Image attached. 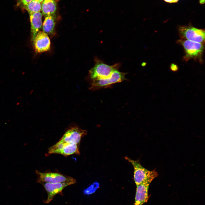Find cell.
I'll use <instances>...</instances> for the list:
<instances>
[{
	"label": "cell",
	"mask_w": 205,
	"mask_h": 205,
	"mask_svg": "<svg viewBox=\"0 0 205 205\" xmlns=\"http://www.w3.org/2000/svg\"><path fill=\"white\" fill-rule=\"evenodd\" d=\"M40 3H42L44 0H36Z\"/></svg>",
	"instance_id": "cell-20"
},
{
	"label": "cell",
	"mask_w": 205,
	"mask_h": 205,
	"mask_svg": "<svg viewBox=\"0 0 205 205\" xmlns=\"http://www.w3.org/2000/svg\"><path fill=\"white\" fill-rule=\"evenodd\" d=\"M125 159L130 163L134 167V177L136 185L148 179H154L158 175L155 169L149 170L142 166L137 161L134 160L126 157Z\"/></svg>",
	"instance_id": "cell-2"
},
{
	"label": "cell",
	"mask_w": 205,
	"mask_h": 205,
	"mask_svg": "<svg viewBox=\"0 0 205 205\" xmlns=\"http://www.w3.org/2000/svg\"><path fill=\"white\" fill-rule=\"evenodd\" d=\"M57 0H44L41 4V11L45 17L55 15Z\"/></svg>",
	"instance_id": "cell-12"
},
{
	"label": "cell",
	"mask_w": 205,
	"mask_h": 205,
	"mask_svg": "<svg viewBox=\"0 0 205 205\" xmlns=\"http://www.w3.org/2000/svg\"><path fill=\"white\" fill-rule=\"evenodd\" d=\"M38 177L37 182L55 183L63 182H69L73 184L76 183V180L73 178L64 175L60 173H43L35 171Z\"/></svg>",
	"instance_id": "cell-5"
},
{
	"label": "cell",
	"mask_w": 205,
	"mask_h": 205,
	"mask_svg": "<svg viewBox=\"0 0 205 205\" xmlns=\"http://www.w3.org/2000/svg\"><path fill=\"white\" fill-rule=\"evenodd\" d=\"M178 31L181 39L203 44L204 42L205 31L190 25L180 26Z\"/></svg>",
	"instance_id": "cell-4"
},
{
	"label": "cell",
	"mask_w": 205,
	"mask_h": 205,
	"mask_svg": "<svg viewBox=\"0 0 205 205\" xmlns=\"http://www.w3.org/2000/svg\"><path fill=\"white\" fill-rule=\"evenodd\" d=\"M30 14L32 40L33 42L38 33L40 31L42 26V13L40 12Z\"/></svg>",
	"instance_id": "cell-11"
},
{
	"label": "cell",
	"mask_w": 205,
	"mask_h": 205,
	"mask_svg": "<svg viewBox=\"0 0 205 205\" xmlns=\"http://www.w3.org/2000/svg\"><path fill=\"white\" fill-rule=\"evenodd\" d=\"M126 74L121 72L118 69L116 70L108 77L92 81L91 88L93 89H98L108 87L113 84L120 82L126 79L125 76Z\"/></svg>",
	"instance_id": "cell-6"
},
{
	"label": "cell",
	"mask_w": 205,
	"mask_h": 205,
	"mask_svg": "<svg viewBox=\"0 0 205 205\" xmlns=\"http://www.w3.org/2000/svg\"><path fill=\"white\" fill-rule=\"evenodd\" d=\"M87 134L86 130L77 127L70 128L64 134L60 140L71 144H78L81 137Z\"/></svg>",
	"instance_id": "cell-7"
},
{
	"label": "cell",
	"mask_w": 205,
	"mask_h": 205,
	"mask_svg": "<svg viewBox=\"0 0 205 205\" xmlns=\"http://www.w3.org/2000/svg\"><path fill=\"white\" fill-rule=\"evenodd\" d=\"M24 7L30 14L40 12L41 10V4L40 2L37 0H33L24 5Z\"/></svg>",
	"instance_id": "cell-15"
},
{
	"label": "cell",
	"mask_w": 205,
	"mask_h": 205,
	"mask_svg": "<svg viewBox=\"0 0 205 205\" xmlns=\"http://www.w3.org/2000/svg\"><path fill=\"white\" fill-rule=\"evenodd\" d=\"M171 70L173 71H176L178 69V66L175 63H171L170 66Z\"/></svg>",
	"instance_id": "cell-17"
},
{
	"label": "cell",
	"mask_w": 205,
	"mask_h": 205,
	"mask_svg": "<svg viewBox=\"0 0 205 205\" xmlns=\"http://www.w3.org/2000/svg\"><path fill=\"white\" fill-rule=\"evenodd\" d=\"M178 42L184 48L185 60L201 57L204 49L203 44L183 39L179 40Z\"/></svg>",
	"instance_id": "cell-3"
},
{
	"label": "cell",
	"mask_w": 205,
	"mask_h": 205,
	"mask_svg": "<svg viewBox=\"0 0 205 205\" xmlns=\"http://www.w3.org/2000/svg\"><path fill=\"white\" fill-rule=\"evenodd\" d=\"M148 179L136 185L137 188L134 205H142L148 199V191L149 184L153 180Z\"/></svg>",
	"instance_id": "cell-9"
},
{
	"label": "cell",
	"mask_w": 205,
	"mask_h": 205,
	"mask_svg": "<svg viewBox=\"0 0 205 205\" xmlns=\"http://www.w3.org/2000/svg\"><path fill=\"white\" fill-rule=\"evenodd\" d=\"M56 18L55 15L45 17L42 25V30L48 35L52 34L54 32Z\"/></svg>",
	"instance_id": "cell-13"
},
{
	"label": "cell",
	"mask_w": 205,
	"mask_h": 205,
	"mask_svg": "<svg viewBox=\"0 0 205 205\" xmlns=\"http://www.w3.org/2000/svg\"><path fill=\"white\" fill-rule=\"evenodd\" d=\"M44 186L48 194V197L45 201L46 203L50 202L56 194L62 192L67 186L73 184L69 182H63L55 183H40Z\"/></svg>",
	"instance_id": "cell-8"
},
{
	"label": "cell",
	"mask_w": 205,
	"mask_h": 205,
	"mask_svg": "<svg viewBox=\"0 0 205 205\" xmlns=\"http://www.w3.org/2000/svg\"><path fill=\"white\" fill-rule=\"evenodd\" d=\"M33 0H19L20 3H22L24 6Z\"/></svg>",
	"instance_id": "cell-18"
},
{
	"label": "cell",
	"mask_w": 205,
	"mask_h": 205,
	"mask_svg": "<svg viewBox=\"0 0 205 205\" xmlns=\"http://www.w3.org/2000/svg\"><path fill=\"white\" fill-rule=\"evenodd\" d=\"M60 154L65 156L73 154H79L77 144L67 143L60 152Z\"/></svg>",
	"instance_id": "cell-14"
},
{
	"label": "cell",
	"mask_w": 205,
	"mask_h": 205,
	"mask_svg": "<svg viewBox=\"0 0 205 205\" xmlns=\"http://www.w3.org/2000/svg\"><path fill=\"white\" fill-rule=\"evenodd\" d=\"M68 143L60 140L57 143L50 147L49 149L48 153L50 154H60L65 145Z\"/></svg>",
	"instance_id": "cell-16"
},
{
	"label": "cell",
	"mask_w": 205,
	"mask_h": 205,
	"mask_svg": "<svg viewBox=\"0 0 205 205\" xmlns=\"http://www.w3.org/2000/svg\"><path fill=\"white\" fill-rule=\"evenodd\" d=\"M166 2L169 3H176L179 0H164Z\"/></svg>",
	"instance_id": "cell-19"
},
{
	"label": "cell",
	"mask_w": 205,
	"mask_h": 205,
	"mask_svg": "<svg viewBox=\"0 0 205 205\" xmlns=\"http://www.w3.org/2000/svg\"><path fill=\"white\" fill-rule=\"evenodd\" d=\"M120 66L119 63L109 65L96 59L95 65L89 71V77L92 81L106 78L110 76L115 70L118 69Z\"/></svg>",
	"instance_id": "cell-1"
},
{
	"label": "cell",
	"mask_w": 205,
	"mask_h": 205,
	"mask_svg": "<svg viewBox=\"0 0 205 205\" xmlns=\"http://www.w3.org/2000/svg\"><path fill=\"white\" fill-rule=\"evenodd\" d=\"M33 43L35 50L38 53L47 51L50 48V39L48 35L43 31L39 32Z\"/></svg>",
	"instance_id": "cell-10"
}]
</instances>
